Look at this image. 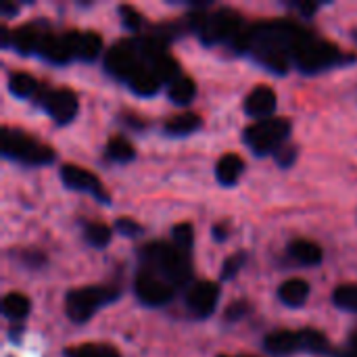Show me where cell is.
<instances>
[{"label":"cell","instance_id":"cell-33","mask_svg":"<svg viewBox=\"0 0 357 357\" xmlns=\"http://www.w3.org/2000/svg\"><path fill=\"white\" fill-rule=\"evenodd\" d=\"M295 157H297V149H295V146H289V144H284V146L276 153V161H278L280 167H289V165L295 161Z\"/></svg>","mask_w":357,"mask_h":357},{"label":"cell","instance_id":"cell-36","mask_svg":"<svg viewBox=\"0 0 357 357\" xmlns=\"http://www.w3.org/2000/svg\"><path fill=\"white\" fill-rule=\"evenodd\" d=\"M19 10V6H10V4H4L2 6V15H8V13H17Z\"/></svg>","mask_w":357,"mask_h":357},{"label":"cell","instance_id":"cell-6","mask_svg":"<svg viewBox=\"0 0 357 357\" xmlns=\"http://www.w3.org/2000/svg\"><path fill=\"white\" fill-rule=\"evenodd\" d=\"M117 291L105 289V287H84L73 289L65 297V312L75 324L88 322L102 305L117 299Z\"/></svg>","mask_w":357,"mask_h":357},{"label":"cell","instance_id":"cell-5","mask_svg":"<svg viewBox=\"0 0 357 357\" xmlns=\"http://www.w3.org/2000/svg\"><path fill=\"white\" fill-rule=\"evenodd\" d=\"M2 155L25 165H48L54 161V151L21 130L2 128Z\"/></svg>","mask_w":357,"mask_h":357},{"label":"cell","instance_id":"cell-17","mask_svg":"<svg viewBox=\"0 0 357 357\" xmlns=\"http://www.w3.org/2000/svg\"><path fill=\"white\" fill-rule=\"evenodd\" d=\"M307 297H310V284L303 278H291V280L282 282L278 289V299L289 307L305 305Z\"/></svg>","mask_w":357,"mask_h":357},{"label":"cell","instance_id":"cell-13","mask_svg":"<svg viewBox=\"0 0 357 357\" xmlns=\"http://www.w3.org/2000/svg\"><path fill=\"white\" fill-rule=\"evenodd\" d=\"M274 109H276V92L266 84L255 86L245 98V113L249 117H257L259 121L270 119Z\"/></svg>","mask_w":357,"mask_h":357},{"label":"cell","instance_id":"cell-11","mask_svg":"<svg viewBox=\"0 0 357 357\" xmlns=\"http://www.w3.org/2000/svg\"><path fill=\"white\" fill-rule=\"evenodd\" d=\"M220 295H222L220 284H215L211 280H199L188 289L186 305L197 318H209L218 307Z\"/></svg>","mask_w":357,"mask_h":357},{"label":"cell","instance_id":"cell-2","mask_svg":"<svg viewBox=\"0 0 357 357\" xmlns=\"http://www.w3.org/2000/svg\"><path fill=\"white\" fill-rule=\"evenodd\" d=\"M356 61L354 54H345L337 44H331L326 40L316 38L312 31L301 40V44L295 50L293 63L303 71V73H318L331 67H337L341 63Z\"/></svg>","mask_w":357,"mask_h":357},{"label":"cell","instance_id":"cell-37","mask_svg":"<svg viewBox=\"0 0 357 357\" xmlns=\"http://www.w3.org/2000/svg\"><path fill=\"white\" fill-rule=\"evenodd\" d=\"M241 357H255V356H241Z\"/></svg>","mask_w":357,"mask_h":357},{"label":"cell","instance_id":"cell-7","mask_svg":"<svg viewBox=\"0 0 357 357\" xmlns=\"http://www.w3.org/2000/svg\"><path fill=\"white\" fill-rule=\"evenodd\" d=\"M140 52H138V46L130 40H123V42H117L115 46H111L105 54V69L119 77V79H130L142 65L138 61Z\"/></svg>","mask_w":357,"mask_h":357},{"label":"cell","instance_id":"cell-9","mask_svg":"<svg viewBox=\"0 0 357 357\" xmlns=\"http://www.w3.org/2000/svg\"><path fill=\"white\" fill-rule=\"evenodd\" d=\"M42 107L44 111L61 126L73 121V117L77 115V109H79V102H77V96L73 90L69 88H54V90H46L42 96Z\"/></svg>","mask_w":357,"mask_h":357},{"label":"cell","instance_id":"cell-8","mask_svg":"<svg viewBox=\"0 0 357 357\" xmlns=\"http://www.w3.org/2000/svg\"><path fill=\"white\" fill-rule=\"evenodd\" d=\"M134 291H136V297L144 305H151V307H161L169 303L174 297V287L165 278H159L146 270L138 272L134 280Z\"/></svg>","mask_w":357,"mask_h":357},{"label":"cell","instance_id":"cell-23","mask_svg":"<svg viewBox=\"0 0 357 357\" xmlns=\"http://www.w3.org/2000/svg\"><path fill=\"white\" fill-rule=\"evenodd\" d=\"M105 153L115 163H128V161H132L136 157V151H134L132 142L126 136H119V134H115V136L109 138Z\"/></svg>","mask_w":357,"mask_h":357},{"label":"cell","instance_id":"cell-15","mask_svg":"<svg viewBox=\"0 0 357 357\" xmlns=\"http://www.w3.org/2000/svg\"><path fill=\"white\" fill-rule=\"evenodd\" d=\"M264 349L270 356L276 357L293 356V354L301 351L299 333L297 331H274L264 339Z\"/></svg>","mask_w":357,"mask_h":357},{"label":"cell","instance_id":"cell-27","mask_svg":"<svg viewBox=\"0 0 357 357\" xmlns=\"http://www.w3.org/2000/svg\"><path fill=\"white\" fill-rule=\"evenodd\" d=\"M65 357H121L119 351L111 345H98V343H86L77 347L65 349Z\"/></svg>","mask_w":357,"mask_h":357},{"label":"cell","instance_id":"cell-24","mask_svg":"<svg viewBox=\"0 0 357 357\" xmlns=\"http://www.w3.org/2000/svg\"><path fill=\"white\" fill-rule=\"evenodd\" d=\"M31 310L29 299L23 293H8L2 299V314L10 320H23Z\"/></svg>","mask_w":357,"mask_h":357},{"label":"cell","instance_id":"cell-28","mask_svg":"<svg viewBox=\"0 0 357 357\" xmlns=\"http://www.w3.org/2000/svg\"><path fill=\"white\" fill-rule=\"evenodd\" d=\"M333 303L343 312L357 314V284H341L333 293Z\"/></svg>","mask_w":357,"mask_h":357},{"label":"cell","instance_id":"cell-26","mask_svg":"<svg viewBox=\"0 0 357 357\" xmlns=\"http://www.w3.org/2000/svg\"><path fill=\"white\" fill-rule=\"evenodd\" d=\"M84 238L88 241L90 247H94V249H105V247L111 243L113 232H111V228H109L107 224H102V222H88V224L84 226Z\"/></svg>","mask_w":357,"mask_h":357},{"label":"cell","instance_id":"cell-19","mask_svg":"<svg viewBox=\"0 0 357 357\" xmlns=\"http://www.w3.org/2000/svg\"><path fill=\"white\" fill-rule=\"evenodd\" d=\"M203 126V119L197 115V113H180V115H174L165 121L163 130L169 134V136H188L192 134L195 130H199Z\"/></svg>","mask_w":357,"mask_h":357},{"label":"cell","instance_id":"cell-1","mask_svg":"<svg viewBox=\"0 0 357 357\" xmlns=\"http://www.w3.org/2000/svg\"><path fill=\"white\" fill-rule=\"evenodd\" d=\"M188 23L192 29H197L199 38L205 44H228L232 46V42L245 31V21L241 17V13L232 10V8H218L215 13H190L188 15Z\"/></svg>","mask_w":357,"mask_h":357},{"label":"cell","instance_id":"cell-20","mask_svg":"<svg viewBox=\"0 0 357 357\" xmlns=\"http://www.w3.org/2000/svg\"><path fill=\"white\" fill-rule=\"evenodd\" d=\"M128 84H130V88H132L136 94H140V96H153V94H157L159 86H161V79L153 73L151 67H140V69L128 79Z\"/></svg>","mask_w":357,"mask_h":357},{"label":"cell","instance_id":"cell-22","mask_svg":"<svg viewBox=\"0 0 357 357\" xmlns=\"http://www.w3.org/2000/svg\"><path fill=\"white\" fill-rule=\"evenodd\" d=\"M8 90L17 98H31L33 94H38V82L25 71H13L8 75Z\"/></svg>","mask_w":357,"mask_h":357},{"label":"cell","instance_id":"cell-34","mask_svg":"<svg viewBox=\"0 0 357 357\" xmlns=\"http://www.w3.org/2000/svg\"><path fill=\"white\" fill-rule=\"evenodd\" d=\"M247 312H249V305L245 301H236L226 310V320H241L247 316Z\"/></svg>","mask_w":357,"mask_h":357},{"label":"cell","instance_id":"cell-25","mask_svg":"<svg viewBox=\"0 0 357 357\" xmlns=\"http://www.w3.org/2000/svg\"><path fill=\"white\" fill-rule=\"evenodd\" d=\"M297 333H299L301 351H305V354H326L328 351V339L324 337V333H320L316 328H301Z\"/></svg>","mask_w":357,"mask_h":357},{"label":"cell","instance_id":"cell-21","mask_svg":"<svg viewBox=\"0 0 357 357\" xmlns=\"http://www.w3.org/2000/svg\"><path fill=\"white\" fill-rule=\"evenodd\" d=\"M167 94L172 98V102L176 105H188L195 96H197V86L188 75H178L174 82L167 84Z\"/></svg>","mask_w":357,"mask_h":357},{"label":"cell","instance_id":"cell-29","mask_svg":"<svg viewBox=\"0 0 357 357\" xmlns=\"http://www.w3.org/2000/svg\"><path fill=\"white\" fill-rule=\"evenodd\" d=\"M172 238H174L176 247H178L182 253H188L190 247H192V241H195V230H192V226H190L188 222L178 224V226H174V230H172Z\"/></svg>","mask_w":357,"mask_h":357},{"label":"cell","instance_id":"cell-35","mask_svg":"<svg viewBox=\"0 0 357 357\" xmlns=\"http://www.w3.org/2000/svg\"><path fill=\"white\" fill-rule=\"evenodd\" d=\"M226 234H228V232H226L224 226H215V228H213V238H215V241H226Z\"/></svg>","mask_w":357,"mask_h":357},{"label":"cell","instance_id":"cell-31","mask_svg":"<svg viewBox=\"0 0 357 357\" xmlns=\"http://www.w3.org/2000/svg\"><path fill=\"white\" fill-rule=\"evenodd\" d=\"M119 15H121L123 25H126L128 29H132V31H136V29L142 25V15H140L134 6H130V4H121V6H119Z\"/></svg>","mask_w":357,"mask_h":357},{"label":"cell","instance_id":"cell-32","mask_svg":"<svg viewBox=\"0 0 357 357\" xmlns=\"http://www.w3.org/2000/svg\"><path fill=\"white\" fill-rule=\"evenodd\" d=\"M115 230H117L121 236H128V238L142 234V226H140L138 222H134L132 218H119V220L115 222Z\"/></svg>","mask_w":357,"mask_h":357},{"label":"cell","instance_id":"cell-14","mask_svg":"<svg viewBox=\"0 0 357 357\" xmlns=\"http://www.w3.org/2000/svg\"><path fill=\"white\" fill-rule=\"evenodd\" d=\"M42 31H38L36 25H23L15 31H8L6 27L2 29V46H15L19 52H38Z\"/></svg>","mask_w":357,"mask_h":357},{"label":"cell","instance_id":"cell-4","mask_svg":"<svg viewBox=\"0 0 357 357\" xmlns=\"http://www.w3.org/2000/svg\"><path fill=\"white\" fill-rule=\"evenodd\" d=\"M291 134V121L287 117H270L245 128L243 140L255 155L278 153Z\"/></svg>","mask_w":357,"mask_h":357},{"label":"cell","instance_id":"cell-10","mask_svg":"<svg viewBox=\"0 0 357 357\" xmlns=\"http://www.w3.org/2000/svg\"><path fill=\"white\" fill-rule=\"evenodd\" d=\"M61 182L71 188V190H79V192H88L92 195L96 201H102V203H109V195L107 190L102 188V182L88 169L84 167H77L73 163L69 165H63L61 167Z\"/></svg>","mask_w":357,"mask_h":357},{"label":"cell","instance_id":"cell-38","mask_svg":"<svg viewBox=\"0 0 357 357\" xmlns=\"http://www.w3.org/2000/svg\"><path fill=\"white\" fill-rule=\"evenodd\" d=\"M218 357H228V356H218Z\"/></svg>","mask_w":357,"mask_h":357},{"label":"cell","instance_id":"cell-30","mask_svg":"<svg viewBox=\"0 0 357 357\" xmlns=\"http://www.w3.org/2000/svg\"><path fill=\"white\" fill-rule=\"evenodd\" d=\"M245 261H247V253H234V255H230L226 261H224V268H222V280H232L238 272H241V268L245 266Z\"/></svg>","mask_w":357,"mask_h":357},{"label":"cell","instance_id":"cell-18","mask_svg":"<svg viewBox=\"0 0 357 357\" xmlns=\"http://www.w3.org/2000/svg\"><path fill=\"white\" fill-rule=\"evenodd\" d=\"M289 255L301 266H318L322 261V249L314 241L297 238L289 245Z\"/></svg>","mask_w":357,"mask_h":357},{"label":"cell","instance_id":"cell-12","mask_svg":"<svg viewBox=\"0 0 357 357\" xmlns=\"http://www.w3.org/2000/svg\"><path fill=\"white\" fill-rule=\"evenodd\" d=\"M71 59L94 61L102 50V38L96 31H69L65 33Z\"/></svg>","mask_w":357,"mask_h":357},{"label":"cell","instance_id":"cell-3","mask_svg":"<svg viewBox=\"0 0 357 357\" xmlns=\"http://www.w3.org/2000/svg\"><path fill=\"white\" fill-rule=\"evenodd\" d=\"M140 255L149 264V268L153 266L172 287L188 282L190 264L186 259V253H182L178 247H172L167 243H151L142 247Z\"/></svg>","mask_w":357,"mask_h":357},{"label":"cell","instance_id":"cell-16","mask_svg":"<svg viewBox=\"0 0 357 357\" xmlns=\"http://www.w3.org/2000/svg\"><path fill=\"white\" fill-rule=\"evenodd\" d=\"M243 172H245V161L236 153L222 155L215 165V176H218L220 184H224V186H234L241 180Z\"/></svg>","mask_w":357,"mask_h":357}]
</instances>
